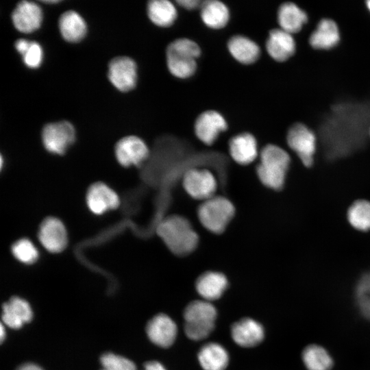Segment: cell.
<instances>
[{"instance_id": "obj_8", "label": "cell", "mask_w": 370, "mask_h": 370, "mask_svg": "<svg viewBox=\"0 0 370 370\" xmlns=\"http://www.w3.org/2000/svg\"><path fill=\"white\" fill-rule=\"evenodd\" d=\"M341 31L333 18H321L308 38V45L314 50L330 51L336 48L341 42Z\"/></svg>"}, {"instance_id": "obj_42", "label": "cell", "mask_w": 370, "mask_h": 370, "mask_svg": "<svg viewBox=\"0 0 370 370\" xmlns=\"http://www.w3.org/2000/svg\"><path fill=\"white\" fill-rule=\"evenodd\" d=\"M369 136L370 138V126H369Z\"/></svg>"}, {"instance_id": "obj_17", "label": "cell", "mask_w": 370, "mask_h": 370, "mask_svg": "<svg viewBox=\"0 0 370 370\" xmlns=\"http://www.w3.org/2000/svg\"><path fill=\"white\" fill-rule=\"evenodd\" d=\"M11 16L13 25L17 30L30 33L40 27L42 21V12L35 2L22 1L17 3Z\"/></svg>"}, {"instance_id": "obj_40", "label": "cell", "mask_w": 370, "mask_h": 370, "mask_svg": "<svg viewBox=\"0 0 370 370\" xmlns=\"http://www.w3.org/2000/svg\"><path fill=\"white\" fill-rule=\"evenodd\" d=\"M365 4L367 10L370 13V0L365 1Z\"/></svg>"}, {"instance_id": "obj_19", "label": "cell", "mask_w": 370, "mask_h": 370, "mask_svg": "<svg viewBox=\"0 0 370 370\" xmlns=\"http://www.w3.org/2000/svg\"><path fill=\"white\" fill-rule=\"evenodd\" d=\"M231 335L238 345L252 347L262 341L264 330L260 323L250 318H244L232 325Z\"/></svg>"}, {"instance_id": "obj_15", "label": "cell", "mask_w": 370, "mask_h": 370, "mask_svg": "<svg viewBox=\"0 0 370 370\" xmlns=\"http://www.w3.org/2000/svg\"><path fill=\"white\" fill-rule=\"evenodd\" d=\"M146 332L153 343L166 348L174 343L177 334V328L171 317L161 313L153 317L148 322Z\"/></svg>"}, {"instance_id": "obj_27", "label": "cell", "mask_w": 370, "mask_h": 370, "mask_svg": "<svg viewBox=\"0 0 370 370\" xmlns=\"http://www.w3.org/2000/svg\"><path fill=\"white\" fill-rule=\"evenodd\" d=\"M147 14L153 23L162 27L172 25L177 17L176 7L168 0H151L149 1Z\"/></svg>"}, {"instance_id": "obj_4", "label": "cell", "mask_w": 370, "mask_h": 370, "mask_svg": "<svg viewBox=\"0 0 370 370\" xmlns=\"http://www.w3.org/2000/svg\"><path fill=\"white\" fill-rule=\"evenodd\" d=\"M217 315V309L210 301H191L184 311L186 335L193 341L206 338L214 330Z\"/></svg>"}, {"instance_id": "obj_41", "label": "cell", "mask_w": 370, "mask_h": 370, "mask_svg": "<svg viewBox=\"0 0 370 370\" xmlns=\"http://www.w3.org/2000/svg\"><path fill=\"white\" fill-rule=\"evenodd\" d=\"M43 3H58L59 1L58 0H49V1H42Z\"/></svg>"}, {"instance_id": "obj_24", "label": "cell", "mask_w": 370, "mask_h": 370, "mask_svg": "<svg viewBox=\"0 0 370 370\" xmlns=\"http://www.w3.org/2000/svg\"><path fill=\"white\" fill-rule=\"evenodd\" d=\"M58 25L62 36L70 42L82 40L87 32L84 19L74 10L64 12L60 16Z\"/></svg>"}, {"instance_id": "obj_1", "label": "cell", "mask_w": 370, "mask_h": 370, "mask_svg": "<svg viewBox=\"0 0 370 370\" xmlns=\"http://www.w3.org/2000/svg\"><path fill=\"white\" fill-rule=\"evenodd\" d=\"M157 233L166 247L178 256L190 254L198 243V236L191 224L181 216L164 219L157 227Z\"/></svg>"}, {"instance_id": "obj_33", "label": "cell", "mask_w": 370, "mask_h": 370, "mask_svg": "<svg viewBox=\"0 0 370 370\" xmlns=\"http://www.w3.org/2000/svg\"><path fill=\"white\" fill-rule=\"evenodd\" d=\"M358 298L370 297V273L362 277L356 288Z\"/></svg>"}, {"instance_id": "obj_9", "label": "cell", "mask_w": 370, "mask_h": 370, "mask_svg": "<svg viewBox=\"0 0 370 370\" xmlns=\"http://www.w3.org/2000/svg\"><path fill=\"white\" fill-rule=\"evenodd\" d=\"M108 77L119 90H131L136 86L137 82L136 64L133 59L127 56L114 58L108 65Z\"/></svg>"}, {"instance_id": "obj_23", "label": "cell", "mask_w": 370, "mask_h": 370, "mask_svg": "<svg viewBox=\"0 0 370 370\" xmlns=\"http://www.w3.org/2000/svg\"><path fill=\"white\" fill-rule=\"evenodd\" d=\"M227 286V280L221 273L208 271L197 279L196 289L204 300L208 301L218 299Z\"/></svg>"}, {"instance_id": "obj_21", "label": "cell", "mask_w": 370, "mask_h": 370, "mask_svg": "<svg viewBox=\"0 0 370 370\" xmlns=\"http://www.w3.org/2000/svg\"><path fill=\"white\" fill-rule=\"evenodd\" d=\"M32 310L28 302L18 297H12L2 306V320L9 328L18 329L31 321Z\"/></svg>"}, {"instance_id": "obj_39", "label": "cell", "mask_w": 370, "mask_h": 370, "mask_svg": "<svg viewBox=\"0 0 370 370\" xmlns=\"http://www.w3.org/2000/svg\"><path fill=\"white\" fill-rule=\"evenodd\" d=\"M5 328L3 325V324H1V332H0V338H1V341L2 342L4 338H5Z\"/></svg>"}, {"instance_id": "obj_14", "label": "cell", "mask_w": 370, "mask_h": 370, "mask_svg": "<svg viewBox=\"0 0 370 370\" xmlns=\"http://www.w3.org/2000/svg\"><path fill=\"white\" fill-rule=\"evenodd\" d=\"M114 150L117 161L125 167L140 164L149 155L146 143L136 136L122 138L116 143Z\"/></svg>"}, {"instance_id": "obj_38", "label": "cell", "mask_w": 370, "mask_h": 370, "mask_svg": "<svg viewBox=\"0 0 370 370\" xmlns=\"http://www.w3.org/2000/svg\"><path fill=\"white\" fill-rule=\"evenodd\" d=\"M17 370H43L38 365L33 363H25L19 367Z\"/></svg>"}, {"instance_id": "obj_32", "label": "cell", "mask_w": 370, "mask_h": 370, "mask_svg": "<svg viewBox=\"0 0 370 370\" xmlns=\"http://www.w3.org/2000/svg\"><path fill=\"white\" fill-rule=\"evenodd\" d=\"M22 56L23 62L27 66L32 69L37 68L42 61V49L39 43L30 41L29 47Z\"/></svg>"}, {"instance_id": "obj_35", "label": "cell", "mask_w": 370, "mask_h": 370, "mask_svg": "<svg viewBox=\"0 0 370 370\" xmlns=\"http://www.w3.org/2000/svg\"><path fill=\"white\" fill-rule=\"evenodd\" d=\"M360 310L366 317L370 319V297L359 298Z\"/></svg>"}, {"instance_id": "obj_6", "label": "cell", "mask_w": 370, "mask_h": 370, "mask_svg": "<svg viewBox=\"0 0 370 370\" xmlns=\"http://www.w3.org/2000/svg\"><path fill=\"white\" fill-rule=\"evenodd\" d=\"M286 142L304 166H312L317 143V137L312 129L303 122L294 123L287 131Z\"/></svg>"}, {"instance_id": "obj_22", "label": "cell", "mask_w": 370, "mask_h": 370, "mask_svg": "<svg viewBox=\"0 0 370 370\" xmlns=\"http://www.w3.org/2000/svg\"><path fill=\"white\" fill-rule=\"evenodd\" d=\"M227 49L232 56L243 64H251L256 62L260 56L258 45L248 37L235 35L227 42Z\"/></svg>"}, {"instance_id": "obj_3", "label": "cell", "mask_w": 370, "mask_h": 370, "mask_svg": "<svg viewBox=\"0 0 370 370\" xmlns=\"http://www.w3.org/2000/svg\"><path fill=\"white\" fill-rule=\"evenodd\" d=\"M201 55V48L194 40L182 38L172 41L166 47V64L169 72L175 77L186 79L197 70V59Z\"/></svg>"}, {"instance_id": "obj_18", "label": "cell", "mask_w": 370, "mask_h": 370, "mask_svg": "<svg viewBox=\"0 0 370 370\" xmlns=\"http://www.w3.org/2000/svg\"><path fill=\"white\" fill-rule=\"evenodd\" d=\"M279 27L294 35L299 34L309 21L308 12L297 3H282L277 12Z\"/></svg>"}, {"instance_id": "obj_12", "label": "cell", "mask_w": 370, "mask_h": 370, "mask_svg": "<svg viewBox=\"0 0 370 370\" xmlns=\"http://www.w3.org/2000/svg\"><path fill=\"white\" fill-rule=\"evenodd\" d=\"M227 128V123L223 115L212 110L201 113L194 125L196 136L207 145L213 144L219 134Z\"/></svg>"}, {"instance_id": "obj_5", "label": "cell", "mask_w": 370, "mask_h": 370, "mask_svg": "<svg viewBox=\"0 0 370 370\" xmlns=\"http://www.w3.org/2000/svg\"><path fill=\"white\" fill-rule=\"evenodd\" d=\"M232 203L224 197L213 196L201 204L198 217L208 230L219 234L225 230L234 215Z\"/></svg>"}, {"instance_id": "obj_2", "label": "cell", "mask_w": 370, "mask_h": 370, "mask_svg": "<svg viewBox=\"0 0 370 370\" xmlns=\"http://www.w3.org/2000/svg\"><path fill=\"white\" fill-rule=\"evenodd\" d=\"M260 160L257 174L260 182L270 188L281 189L291 162L288 152L276 145L269 144L262 149Z\"/></svg>"}, {"instance_id": "obj_28", "label": "cell", "mask_w": 370, "mask_h": 370, "mask_svg": "<svg viewBox=\"0 0 370 370\" xmlns=\"http://www.w3.org/2000/svg\"><path fill=\"white\" fill-rule=\"evenodd\" d=\"M304 365L308 370H331L334 361L329 352L322 346L311 344L301 354Z\"/></svg>"}, {"instance_id": "obj_13", "label": "cell", "mask_w": 370, "mask_h": 370, "mask_svg": "<svg viewBox=\"0 0 370 370\" xmlns=\"http://www.w3.org/2000/svg\"><path fill=\"white\" fill-rule=\"evenodd\" d=\"M38 238L42 245L51 253L62 251L68 242L63 223L53 217H47L42 221L39 227Z\"/></svg>"}, {"instance_id": "obj_7", "label": "cell", "mask_w": 370, "mask_h": 370, "mask_svg": "<svg viewBox=\"0 0 370 370\" xmlns=\"http://www.w3.org/2000/svg\"><path fill=\"white\" fill-rule=\"evenodd\" d=\"M75 140V131L67 121L50 123L42 131L45 148L52 153L62 155Z\"/></svg>"}, {"instance_id": "obj_29", "label": "cell", "mask_w": 370, "mask_h": 370, "mask_svg": "<svg viewBox=\"0 0 370 370\" xmlns=\"http://www.w3.org/2000/svg\"><path fill=\"white\" fill-rule=\"evenodd\" d=\"M347 218L354 228L361 231L369 230L370 202L366 200L354 202L348 210Z\"/></svg>"}, {"instance_id": "obj_36", "label": "cell", "mask_w": 370, "mask_h": 370, "mask_svg": "<svg viewBox=\"0 0 370 370\" xmlns=\"http://www.w3.org/2000/svg\"><path fill=\"white\" fill-rule=\"evenodd\" d=\"M30 44V41L21 38L16 41L14 45L16 51L23 56L27 51Z\"/></svg>"}, {"instance_id": "obj_25", "label": "cell", "mask_w": 370, "mask_h": 370, "mask_svg": "<svg viewBox=\"0 0 370 370\" xmlns=\"http://www.w3.org/2000/svg\"><path fill=\"white\" fill-rule=\"evenodd\" d=\"M200 16L203 23L214 29L223 28L230 20V11L222 1L208 0L202 2Z\"/></svg>"}, {"instance_id": "obj_31", "label": "cell", "mask_w": 370, "mask_h": 370, "mask_svg": "<svg viewBox=\"0 0 370 370\" xmlns=\"http://www.w3.org/2000/svg\"><path fill=\"white\" fill-rule=\"evenodd\" d=\"M101 370H136L135 364L130 360L112 353L101 356Z\"/></svg>"}, {"instance_id": "obj_10", "label": "cell", "mask_w": 370, "mask_h": 370, "mask_svg": "<svg viewBox=\"0 0 370 370\" xmlns=\"http://www.w3.org/2000/svg\"><path fill=\"white\" fill-rule=\"evenodd\" d=\"M183 186L190 197L205 201L214 196L217 185V180L210 171L193 169L184 174Z\"/></svg>"}, {"instance_id": "obj_11", "label": "cell", "mask_w": 370, "mask_h": 370, "mask_svg": "<svg viewBox=\"0 0 370 370\" xmlns=\"http://www.w3.org/2000/svg\"><path fill=\"white\" fill-rule=\"evenodd\" d=\"M297 49V41L293 34L280 27L269 32L266 50L273 60L280 63L285 62L296 54Z\"/></svg>"}, {"instance_id": "obj_26", "label": "cell", "mask_w": 370, "mask_h": 370, "mask_svg": "<svg viewBox=\"0 0 370 370\" xmlns=\"http://www.w3.org/2000/svg\"><path fill=\"white\" fill-rule=\"evenodd\" d=\"M198 360L204 370H225L229 362V355L221 345L209 343L200 349Z\"/></svg>"}, {"instance_id": "obj_37", "label": "cell", "mask_w": 370, "mask_h": 370, "mask_svg": "<svg viewBox=\"0 0 370 370\" xmlns=\"http://www.w3.org/2000/svg\"><path fill=\"white\" fill-rule=\"evenodd\" d=\"M143 370H166L165 367L158 361H149L144 365Z\"/></svg>"}, {"instance_id": "obj_34", "label": "cell", "mask_w": 370, "mask_h": 370, "mask_svg": "<svg viewBox=\"0 0 370 370\" xmlns=\"http://www.w3.org/2000/svg\"><path fill=\"white\" fill-rule=\"evenodd\" d=\"M176 3L184 9L191 10L201 7L202 2L199 0H179Z\"/></svg>"}, {"instance_id": "obj_16", "label": "cell", "mask_w": 370, "mask_h": 370, "mask_svg": "<svg viewBox=\"0 0 370 370\" xmlns=\"http://www.w3.org/2000/svg\"><path fill=\"white\" fill-rule=\"evenodd\" d=\"M86 198L88 208L96 214L116 209L120 204L116 192L106 184L99 182L90 186Z\"/></svg>"}, {"instance_id": "obj_20", "label": "cell", "mask_w": 370, "mask_h": 370, "mask_svg": "<svg viewBox=\"0 0 370 370\" xmlns=\"http://www.w3.org/2000/svg\"><path fill=\"white\" fill-rule=\"evenodd\" d=\"M229 150L232 159L243 165L254 162L258 155L257 141L247 132L233 136L229 143Z\"/></svg>"}, {"instance_id": "obj_30", "label": "cell", "mask_w": 370, "mask_h": 370, "mask_svg": "<svg viewBox=\"0 0 370 370\" xmlns=\"http://www.w3.org/2000/svg\"><path fill=\"white\" fill-rule=\"evenodd\" d=\"M11 250L16 259L27 264L34 263L39 256L37 248L27 238H21L15 241Z\"/></svg>"}]
</instances>
